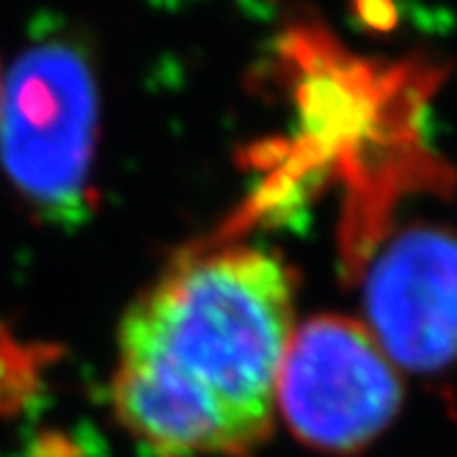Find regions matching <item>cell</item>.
I'll return each instance as SVG.
<instances>
[{"label":"cell","instance_id":"6da1fadb","mask_svg":"<svg viewBox=\"0 0 457 457\" xmlns=\"http://www.w3.org/2000/svg\"><path fill=\"white\" fill-rule=\"evenodd\" d=\"M295 334V284L268 248L171 262L127 309L111 400L154 457L243 454L265 441Z\"/></svg>","mask_w":457,"mask_h":457},{"label":"cell","instance_id":"7a4b0ae2","mask_svg":"<svg viewBox=\"0 0 457 457\" xmlns=\"http://www.w3.org/2000/svg\"><path fill=\"white\" fill-rule=\"evenodd\" d=\"M94 70L72 42L30 45L0 91V166L42 218L70 223L91 210L96 149Z\"/></svg>","mask_w":457,"mask_h":457},{"label":"cell","instance_id":"3957f363","mask_svg":"<svg viewBox=\"0 0 457 457\" xmlns=\"http://www.w3.org/2000/svg\"><path fill=\"white\" fill-rule=\"evenodd\" d=\"M400 403L397 367L361 322L320 314L295 328L276 408L298 441L328 454H355L395 421Z\"/></svg>","mask_w":457,"mask_h":457},{"label":"cell","instance_id":"277c9868","mask_svg":"<svg viewBox=\"0 0 457 457\" xmlns=\"http://www.w3.org/2000/svg\"><path fill=\"white\" fill-rule=\"evenodd\" d=\"M370 334L395 364L438 372L457 361V237L408 228L367 278Z\"/></svg>","mask_w":457,"mask_h":457},{"label":"cell","instance_id":"5b68a950","mask_svg":"<svg viewBox=\"0 0 457 457\" xmlns=\"http://www.w3.org/2000/svg\"><path fill=\"white\" fill-rule=\"evenodd\" d=\"M0 91H4V75H0Z\"/></svg>","mask_w":457,"mask_h":457}]
</instances>
